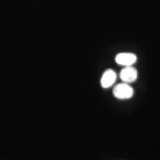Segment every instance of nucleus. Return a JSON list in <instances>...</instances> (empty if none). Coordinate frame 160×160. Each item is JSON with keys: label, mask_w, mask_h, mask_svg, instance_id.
Listing matches in <instances>:
<instances>
[{"label": "nucleus", "mask_w": 160, "mask_h": 160, "mask_svg": "<svg viewBox=\"0 0 160 160\" xmlns=\"http://www.w3.org/2000/svg\"><path fill=\"white\" fill-rule=\"evenodd\" d=\"M114 97L119 100L129 99L134 94V90L129 84L122 82L117 84L113 88Z\"/></svg>", "instance_id": "f257e3e1"}, {"label": "nucleus", "mask_w": 160, "mask_h": 160, "mask_svg": "<svg viewBox=\"0 0 160 160\" xmlns=\"http://www.w3.org/2000/svg\"><path fill=\"white\" fill-rule=\"evenodd\" d=\"M117 74L114 70L109 69L104 71L100 80V84L104 88H108L114 84Z\"/></svg>", "instance_id": "20e7f679"}, {"label": "nucleus", "mask_w": 160, "mask_h": 160, "mask_svg": "<svg viewBox=\"0 0 160 160\" xmlns=\"http://www.w3.org/2000/svg\"><path fill=\"white\" fill-rule=\"evenodd\" d=\"M120 78L123 82L132 83L137 80L138 71L137 69L132 66L125 67L120 72Z\"/></svg>", "instance_id": "7ed1b4c3"}, {"label": "nucleus", "mask_w": 160, "mask_h": 160, "mask_svg": "<svg viewBox=\"0 0 160 160\" xmlns=\"http://www.w3.org/2000/svg\"><path fill=\"white\" fill-rule=\"evenodd\" d=\"M137 61L135 54L131 52H122L118 53L115 57L116 62L122 66H132Z\"/></svg>", "instance_id": "f03ea898"}]
</instances>
